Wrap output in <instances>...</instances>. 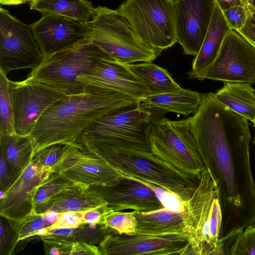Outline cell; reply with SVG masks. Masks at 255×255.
<instances>
[{
  "mask_svg": "<svg viewBox=\"0 0 255 255\" xmlns=\"http://www.w3.org/2000/svg\"><path fill=\"white\" fill-rule=\"evenodd\" d=\"M140 102L128 95L106 90H88L67 95L51 105L37 121L30 136L34 154L51 144H73L98 119Z\"/></svg>",
  "mask_w": 255,
  "mask_h": 255,
  "instance_id": "cell-2",
  "label": "cell"
},
{
  "mask_svg": "<svg viewBox=\"0 0 255 255\" xmlns=\"http://www.w3.org/2000/svg\"><path fill=\"white\" fill-rule=\"evenodd\" d=\"M120 175V181L115 185L91 187L114 211L131 209L145 212L163 207L154 192L144 184L128 176Z\"/></svg>",
  "mask_w": 255,
  "mask_h": 255,
  "instance_id": "cell-19",
  "label": "cell"
},
{
  "mask_svg": "<svg viewBox=\"0 0 255 255\" xmlns=\"http://www.w3.org/2000/svg\"><path fill=\"white\" fill-rule=\"evenodd\" d=\"M253 123H254V127H255V120L254 121V122H253Z\"/></svg>",
  "mask_w": 255,
  "mask_h": 255,
  "instance_id": "cell-48",
  "label": "cell"
},
{
  "mask_svg": "<svg viewBox=\"0 0 255 255\" xmlns=\"http://www.w3.org/2000/svg\"><path fill=\"white\" fill-rule=\"evenodd\" d=\"M108 205L98 193L91 187L75 183L48 201L35 207L34 212L42 214L48 210L59 213L72 211L82 213Z\"/></svg>",
  "mask_w": 255,
  "mask_h": 255,
  "instance_id": "cell-21",
  "label": "cell"
},
{
  "mask_svg": "<svg viewBox=\"0 0 255 255\" xmlns=\"http://www.w3.org/2000/svg\"><path fill=\"white\" fill-rule=\"evenodd\" d=\"M102 255H188L186 236H151L111 232L100 243Z\"/></svg>",
  "mask_w": 255,
  "mask_h": 255,
  "instance_id": "cell-13",
  "label": "cell"
},
{
  "mask_svg": "<svg viewBox=\"0 0 255 255\" xmlns=\"http://www.w3.org/2000/svg\"><path fill=\"white\" fill-rule=\"evenodd\" d=\"M32 0H28V1H30V2Z\"/></svg>",
  "mask_w": 255,
  "mask_h": 255,
  "instance_id": "cell-49",
  "label": "cell"
},
{
  "mask_svg": "<svg viewBox=\"0 0 255 255\" xmlns=\"http://www.w3.org/2000/svg\"><path fill=\"white\" fill-rule=\"evenodd\" d=\"M108 56H111L90 38L87 39L69 48L45 55L26 80L48 85L66 95L81 94L85 90L78 81V76Z\"/></svg>",
  "mask_w": 255,
  "mask_h": 255,
  "instance_id": "cell-5",
  "label": "cell"
},
{
  "mask_svg": "<svg viewBox=\"0 0 255 255\" xmlns=\"http://www.w3.org/2000/svg\"><path fill=\"white\" fill-rule=\"evenodd\" d=\"M31 25L34 36L45 55L75 45L90 38L86 23L58 14L42 15Z\"/></svg>",
  "mask_w": 255,
  "mask_h": 255,
  "instance_id": "cell-17",
  "label": "cell"
},
{
  "mask_svg": "<svg viewBox=\"0 0 255 255\" xmlns=\"http://www.w3.org/2000/svg\"><path fill=\"white\" fill-rule=\"evenodd\" d=\"M189 124L217 190L222 212L220 240L238 235L255 223V182L248 120L217 105L196 114Z\"/></svg>",
  "mask_w": 255,
  "mask_h": 255,
  "instance_id": "cell-1",
  "label": "cell"
},
{
  "mask_svg": "<svg viewBox=\"0 0 255 255\" xmlns=\"http://www.w3.org/2000/svg\"><path fill=\"white\" fill-rule=\"evenodd\" d=\"M44 54L33 33L31 25L23 23L0 8V71L36 67Z\"/></svg>",
  "mask_w": 255,
  "mask_h": 255,
  "instance_id": "cell-10",
  "label": "cell"
},
{
  "mask_svg": "<svg viewBox=\"0 0 255 255\" xmlns=\"http://www.w3.org/2000/svg\"><path fill=\"white\" fill-rule=\"evenodd\" d=\"M128 176L143 183L151 189L154 192L163 207L176 213H182L184 211V201L174 193L154 184L130 176Z\"/></svg>",
  "mask_w": 255,
  "mask_h": 255,
  "instance_id": "cell-33",
  "label": "cell"
},
{
  "mask_svg": "<svg viewBox=\"0 0 255 255\" xmlns=\"http://www.w3.org/2000/svg\"><path fill=\"white\" fill-rule=\"evenodd\" d=\"M117 11L139 42L158 55L177 42L175 0H126Z\"/></svg>",
  "mask_w": 255,
  "mask_h": 255,
  "instance_id": "cell-8",
  "label": "cell"
},
{
  "mask_svg": "<svg viewBox=\"0 0 255 255\" xmlns=\"http://www.w3.org/2000/svg\"><path fill=\"white\" fill-rule=\"evenodd\" d=\"M49 232V229L47 227L42 228L39 230L36 234V236H39L40 237L44 236L47 234Z\"/></svg>",
  "mask_w": 255,
  "mask_h": 255,
  "instance_id": "cell-46",
  "label": "cell"
},
{
  "mask_svg": "<svg viewBox=\"0 0 255 255\" xmlns=\"http://www.w3.org/2000/svg\"><path fill=\"white\" fill-rule=\"evenodd\" d=\"M177 42L185 55L196 56L208 28L215 0H176Z\"/></svg>",
  "mask_w": 255,
  "mask_h": 255,
  "instance_id": "cell-16",
  "label": "cell"
},
{
  "mask_svg": "<svg viewBox=\"0 0 255 255\" xmlns=\"http://www.w3.org/2000/svg\"><path fill=\"white\" fill-rule=\"evenodd\" d=\"M59 214L55 211L48 210L42 213V215L46 222L51 226L57 222Z\"/></svg>",
  "mask_w": 255,
  "mask_h": 255,
  "instance_id": "cell-44",
  "label": "cell"
},
{
  "mask_svg": "<svg viewBox=\"0 0 255 255\" xmlns=\"http://www.w3.org/2000/svg\"><path fill=\"white\" fill-rule=\"evenodd\" d=\"M13 230L10 233L8 232V229L5 226V225L2 223V221L0 222V251L2 253V252L8 251V244L9 241V235L13 233Z\"/></svg>",
  "mask_w": 255,
  "mask_h": 255,
  "instance_id": "cell-42",
  "label": "cell"
},
{
  "mask_svg": "<svg viewBox=\"0 0 255 255\" xmlns=\"http://www.w3.org/2000/svg\"><path fill=\"white\" fill-rule=\"evenodd\" d=\"M202 95L196 91L181 87L168 92L149 95L140 103L167 112L187 116L197 111L202 102Z\"/></svg>",
  "mask_w": 255,
  "mask_h": 255,
  "instance_id": "cell-23",
  "label": "cell"
},
{
  "mask_svg": "<svg viewBox=\"0 0 255 255\" xmlns=\"http://www.w3.org/2000/svg\"><path fill=\"white\" fill-rule=\"evenodd\" d=\"M166 113L140 103L98 119L83 131L77 142L85 148L104 147L151 152V128Z\"/></svg>",
  "mask_w": 255,
  "mask_h": 255,
  "instance_id": "cell-3",
  "label": "cell"
},
{
  "mask_svg": "<svg viewBox=\"0 0 255 255\" xmlns=\"http://www.w3.org/2000/svg\"><path fill=\"white\" fill-rule=\"evenodd\" d=\"M249 3L255 8V0H247Z\"/></svg>",
  "mask_w": 255,
  "mask_h": 255,
  "instance_id": "cell-47",
  "label": "cell"
},
{
  "mask_svg": "<svg viewBox=\"0 0 255 255\" xmlns=\"http://www.w3.org/2000/svg\"><path fill=\"white\" fill-rule=\"evenodd\" d=\"M128 66L147 87L150 94L168 92L181 88L167 69L152 62H143L128 64Z\"/></svg>",
  "mask_w": 255,
  "mask_h": 255,
  "instance_id": "cell-27",
  "label": "cell"
},
{
  "mask_svg": "<svg viewBox=\"0 0 255 255\" xmlns=\"http://www.w3.org/2000/svg\"><path fill=\"white\" fill-rule=\"evenodd\" d=\"M190 255L221 254L222 212L215 185L207 169L184 201L182 213Z\"/></svg>",
  "mask_w": 255,
  "mask_h": 255,
  "instance_id": "cell-4",
  "label": "cell"
},
{
  "mask_svg": "<svg viewBox=\"0 0 255 255\" xmlns=\"http://www.w3.org/2000/svg\"><path fill=\"white\" fill-rule=\"evenodd\" d=\"M28 0H0L2 5H18L25 3Z\"/></svg>",
  "mask_w": 255,
  "mask_h": 255,
  "instance_id": "cell-45",
  "label": "cell"
},
{
  "mask_svg": "<svg viewBox=\"0 0 255 255\" xmlns=\"http://www.w3.org/2000/svg\"><path fill=\"white\" fill-rule=\"evenodd\" d=\"M30 6L42 15L58 14L85 23L92 17L95 8L88 0H33Z\"/></svg>",
  "mask_w": 255,
  "mask_h": 255,
  "instance_id": "cell-26",
  "label": "cell"
},
{
  "mask_svg": "<svg viewBox=\"0 0 255 255\" xmlns=\"http://www.w3.org/2000/svg\"><path fill=\"white\" fill-rule=\"evenodd\" d=\"M54 172L31 163L17 177L0 199V215L7 221L22 220L34 212L39 187Z\"/></svg>",
  "mask_w": 255,
  "mask_h": 255,
  "instance_id": "cell-15",
  "label": "cell"
},
{
  "mask_svg": "<svg viewBox=\"0 0 255 255\" xmlns=\"http://www.w3.org/2000/svg\"><path fill=\"white\" fill-rule=\"evenodd\" d=\"M75 183L58 172H53L39 187L34 199L35 207L53 199Z\"/></svg>",
  "mask_w": 255,
  "mask_h": 255,
  "instance_id": "cell-30",
  "label": "cell"
},
{
  "mask_svg": "<svg viewBox=\"0 0 255 255\" xmlns=\"http://www.w3.org/2000/svg\"><path fill=\"white\" fill-rule=\"evenodd\" d=\"M249 4L242 3L222 10L225 20L231 30L237 31L245 25L248 18Z\"/></svg>",
  "mask_w": 255,
  "mask_h": 255,
  "instance_id": "cell-36",
  "label": "cell"
},
{
  "mask_svg": "<svg viewBox=\"0 0 255 255\" xmlns=\"http://www.w3.org/2000/svg\"></svg>",
  "mask_w": 255,
  "mask_h": 255,
  "instance_id": "cell-50",
  "label": "cell"
},
{
  "mask_svg": "<svg viewBox=\"0 0 255 255\" xmlns=\"http://www.w3.org/2000/svg\"><path fill=\"white\" fill-rule=\"evenodd\" d=\"M230 255H255V225L248 226L236 238Z\"/></svg>",
  "mask_w": 255,
  "mask_h": 255,
  "instance_id": "cell-35",
  "label": "cell"
},
{
  "mask_svg": "<svg viewBox=\"0 0 255 255\" xmlns=\"http://www.w3.org/2000/svg\"><path fill=\"white\" fill-rule=\"evenodd\" d=\"M15 132L10 80L0 71V134Z\"/></svg>",
  "mask_w": 255,
  "mask_h": 255,
  "instance_id": "cell-29",
  "label": "cell"
},
{
  "mask_svg": "<svg viewBox=\"0 0 255 255\" xmlns=\"http://www.w3.org/2000/svg\"><path fill=\"white\" fill-rule=\"evenodd\" d=\"M112 211L108 205L87 210L82 213L83 224H103L105 217Z\"/></svg>",
  "mask_w": 255,
  "mask_h": 255,
  "instance_id": "cell-39",
  "label": "cell"
},
{
  "mask_svg": "<svg viewBox=\"0 0 255 255\" xmlns=\"http://www.w3.org/2000/svg\"><path fill=\"white\" fill-rule=\"evenodd\" d=\"M77 80L85 90H106L120 93L140 102L150 95L147 87L131 70L128 64L119 62L111 56L100 59Z\"/></svg>",
  "mask_w": 255,
  "mask_h": 255,
  "instance_id": "cell-14",
  "label": "cell"
},
{
  "mask_svg": "<svg viewBox=\"0 0 255 255\" xmlns=\"http://www.w3.org/2000/svg\"><path fill=\"white\" fill-rule=\"evenodd\" d=\"M18 176L12 171L4 158L0 155V190L6 191L14 182Z\"/></svg>",
  "mask_w": 255,
  "mask_h": 255,
  "instance_id": "cell-40",
  "label": "cell"
},
{
  "mask_svg": "<svg viewBox=\"0 0 255 255\" xmlns=\"http://www.w3.org/2000/svg\"><path fill=\"white\" fill-rule=\"evenodd\" d=\"M102 255L99 248L81 241L73 244L70 255Z\"/></svg>",
  "mask_w": 255,
  "mask_h": 255,
  "instance_id": "cell-41",
  "label": "cell"
},
{
  "mask_svg": "<svg viewBox=\"0 0 255 255\" xmlns=\"http://www.w3.org/2000/svg\"><path fill=\"white\" fill-rule=\"evenodd\" d=\"M82 147V144L79 143L51 144L36 152L31 163L48 167L56 172L68 157Z\"/></svg>",
  "mask_w": 255,
  "mask_h": 255,
  "instance_id": "cell-28",
  "label": "cell"
},
{
  "mask_svg": "<svg viewBox=\"0 0 255 255\" xmlns=\"http://www.w3.org/2000/svg\"><path fill=\"white\" fill-rule=\"evenodd\" d=\"M224 85L214 93L216 99L253 123L255 120V90L251 84L224 82Z\"/></svg>",
  "mask_w": 255,
  "mask_h": 255,
  "instance_id": "cell-24",
  "label": "cell"
},
{
  "mask_svg": "<svg viewBox=\"0 0 255 255\" xmlns=\"http://www.w3.org/2000/svg\"><path fill=\"white\" fill-rule=\"evenodd\" d=\"M19 242L36 236L37 231L42 228H49L50 225L45 220L42 214L35 213L16 221H8Z\"/></svg>",
  "mask_w": 255,
  "mask_h": 255,
  "instance_id": "cell-31",
  "label": "cell"
},
{
  "mask_svg": "<svg viewBox=\"0 0 255 255\" xmlns=\"http://www.w3.org/2000/svg\"><path fill=\"white\" fill-rule=\"evenodd\" d=\"M74 183L88 187L117 184L121 175L105 160L83 146L68 157L56 171Z\"/></svg>",
  "mask_w": 255,
  "mask_h": 255,
  "instance_id": "cell-18",
  "label": "cell"
},
{
  "mask_svg": "<svg viewBox=\"0 0 255 255\" xmlns=\"http://www.w3.org/2000/svg\"><path fill=\"white\" fill-rule=\"evenodd\" d=\"M215 1L222 10L242 3L249 4L247 0H215Z\"/></svg>",
  "mask_w": 255,
  "mask_h": 255,
  "instance_id": "cell-43",
  "label": "cell"
},
{
  "mask_svg": "<svg viewBox=\"0 0 255 255\" xmlns=\"http://www.w3.org/2000/svg\"><path fill=\"white\" fill-rule=\"evenodd\" d=\"M255 48V8L248 6V18L245 25L236 31Z\"/></svg>",
  "mask_w": 255,
  "mask_h": 255,
  "instance_id": "cell-38",
  "label": "cell"
},
{
  "mask_svg": "<svg viewBox=\"0 0 255 255\" xmlns=\"http://www.w3.org/2000/svg\"><path fill=\"white\" fill-rule=\"evenodd\" d=\"M103 224L112 232L130 234L135 231L137 221L133 211H112L106 216Z\"/></svg>",
  "mask_w": 255,
  "mask_h": 255,
  "instance_id": "cell-32",
  "label": "cell"
},
{
  "mask_svg": "<svg viewBox=\"0 0 255 255\" xmlns=\"http://www.w3.org/2000/svg\"><path fill=\"white\" fill-rule=\"evenodd\" d=\"M137 221L135 231L130 234L151 236L178 235L187 237L184 230L182 213L165 207L141 212L133 211Z\"/></svg>",
  "mask_w": 255,
  "mask_h": 255,
  "instance_id": "cell-22",
  "label": "cell"
},
{
  "mask_svg": "<svg viewBox=\"0 0 255 255\" xmlns=\"http://www.w3.org/2000/svg\"><path fill=\"white\" fill-rule=\"evenodd\" d=\"M83 224L75 229V236L76 241H81L86 243L93 245L100 243L102 240L109 234L112 232V230L101 224Z\"/></svg>",
  "mask_w": 255,
  "mask_h": 255,
  "instance_id": "cell-34",
  "label": "cell"
},
{
  "mask_svg": "<svg viewBox=\"0 0 255 255\" xmlns=\"http://www.w3.org/2000/svg\"><path fill=\"white\" fill-rule=\"evenodd\" d=\"M92 18L86 23L91 41L119 62H152L159 56L139 42L128 20L117 10L99 5Z\"/></svg>",
  "mask_w": 255,
  "mask_h": 255,
  "instance_id": "cell-9",
  "label": "cell"
},
{
  "mask_svg": "<svg viewBox=\"0 0 255 255\" xmlns=\"http://www.w3.org/2000/svg\"><path fill=\"white\" fill-rule=\"evenodd\" d=\"M0 150L13 173L18 176L32 162L34 145L30 135L0 134Z\"/></svg>",
  "mask_w": 255,
  "mask_h": 255,
  "instance_id": "cell-25",
  "label": "cell"
},
{
  "mask_svg": "<svg viewBox=\"0 0 255 255\" xmlns=\"http://www.w3.org/2000/svg\"><path fill=\"white\" fill-rule=\"evenodd\" d=\"M85 148L105 160L120 174L163 187L184 201L190 198L198 182L181 176L151 152L104 147Z\"/></svg>",
  "mask_w": 255,
  "mask_h": 255,
  "instance_id": "cell-6",
  "label": "cell"
},
{
  "mask_svg": "<svg viewBox=\"0 0 255 255\" xmlns=\"http://www.w3.org/2000/svg\"><path fill=\"white\" fill-rule=\"evenodd\" d=\"M83 224L82 213L67 211L59 214L55 224L49 230L58 228H77Z\"/></svg>",
  "mask_w": 255,
  "mask_h": 255,
  "instance_id": "cell-37",
  "label": "cell"
},
{
  "mask_svg": "<svg viewBox=\"0 0 255 255\" xmlns=\"http://www.w3.org/2000/svg\"><path fill=\"white\" fill-rule=\"evenodd\" d=\"M205 79L255 83V48L238 32L231 30Z\"/></svg>",
  "mask_w": 255,
  "mask_h": 255,
  "instance_id": "cell-12",
  "label": "cell"
},
{
  "mask_svg": "<svg viewBox=\"0 0 255 255\" xmlns=\"http://www.w3.org/2000/svg\"><path fill=\"white\" fill-rule=\"evenodd\" d=\"M151 153L181 176L199 181L205 168L188 119L171 121L163 117L151 128Z\"/></svg>",
  "mask_w": 255,
  "mask_h": 255,
  "instance_id": "cell-7",
  "label": "cell"
},
{
  "mask_svg": "<svg viewBox=\"0 0 255 255\" xmlns=\"http://www.w3.org/2000/svg\"><path fill=\"white\" fill-rule=\"evenodd\" d=\"M14 127L17 133L30 135L44 112L57 101L67 95L45 84L27 81L10 80Z\"/></svg>",
  "mask_w": 255,
  "mask_h": 255,
  "instance_id": "cell-11",
  "label": "cell"
},
{
  "mask_svg": "<svg viewBox=\"0 0 255 255\" xmlns=\"http://www.w3.org/2000/svg\"><path fill=\"white\" fill-rule=\"evenodd\" d=\"M230 30L222 10L215 2L211 21L202 44L192 61L191 69L187 72L189 78L198 79L200 81L205 79Z\"/></svg>",
  "mask_w": 255,
  "mask_h": 255,
  "instance_id": "cell-20",
  "label": "cell"
}]
</instances>
